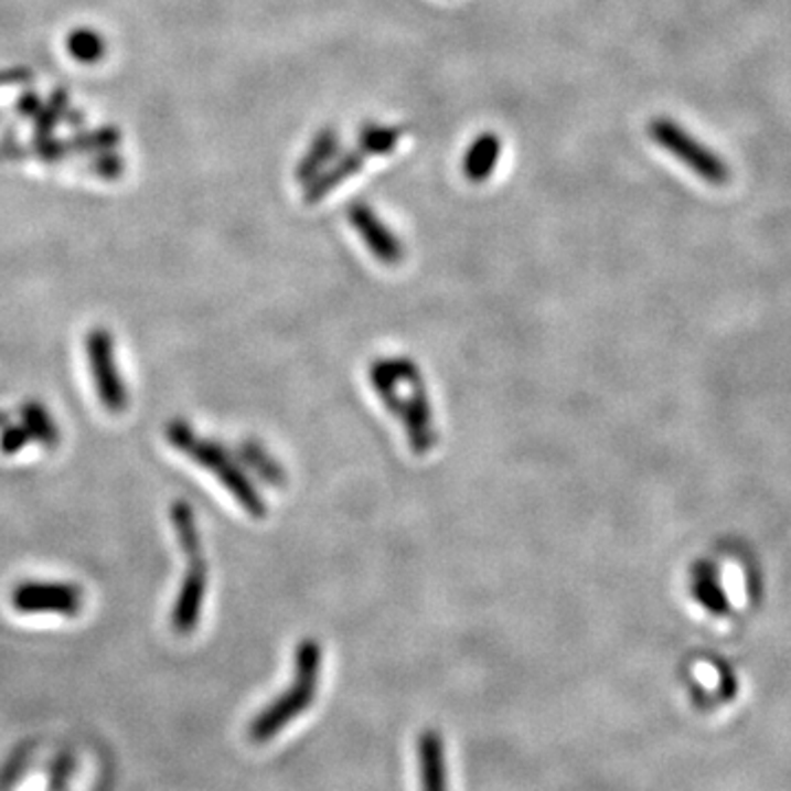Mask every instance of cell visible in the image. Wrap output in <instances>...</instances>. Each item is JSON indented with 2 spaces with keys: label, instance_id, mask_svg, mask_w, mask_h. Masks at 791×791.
<instances>
[{
  "label": "cell",
  "instance_id": "obj_1",
  "mask_svg": "<svg viewBox=\"0 0 791 791\" xmlns=\"http://www.w3.org/2000/svg\"><path fill=\"white\" fill-rule=\"evenodd\" d=\"M370 381L385 409L400 420L411 451L429 453L438 442V431L418 365L403 356L378 359L370 367Z\"/></svg>",
  "mask_w": 791,
  "mask_h": 791
},
{
  "label": "cell",
  "instance_id": "obj_2",
  "mask_svg": "<svg viewBox=\"0 0 791 791\" xmlns=\"http://www.w3.org/2000/svg\"><path fill=\"white\" fill-rule=\"evenodd\" d=\"M170 522L174 527V534L179 538L181 552L188 558V569L183 576V582L179 587L177 600L170 611V624L179 635H190L196 631L207 596L210 585V567L203 552V538L196 522L194 509L185 500H177L170 506Z\"/></svg>",
  "mask_w": 791,
  "mask_h": 791
},
{
  "label": "cell",
  "instance_id": "obj_7",
  "mask_svg": "<svg viewBox=\"0 0 791 791\" xmlns=\"http://www.w3.org/2000/svg\"><path fill=\"white\" fill-rule=\"evenodd\" d=\"M9 602L20 613H60L75 618L84 607V591L75 582L24 580L11 589Z\"/></svg>",
  "mask_w": 791,
  "mask_h": 791
},
{
  "label": "cell",
  "instance_id": "obj_4",
  "mask_svg": "<svg viewBox=\"0 0 791 791\" xmlns=\"http://www.w3.org/2000/svg\"><path fill=\"white\" fill-rule=\"evenodd\" d=\"M165 436L174 449L185 453L201 469L210 471L245 509L247 515H252L254 520L266 517V502L256 491L254 482L243 473L238 462L221 442L203 438L185 420H170V425L165 427Z\"/></svg>",
  "mask_w": 791,
  "mask_h": 791
},
{
  "label": "cell",
  "instance_id": "obj_14",
  "mask_svg": "<svg viewBox=\"0 0 791 791\" xmlns=\"http://www.w3.org/2000/svg\"><path fill=\"white\" fill-rule=\"evenodd\" d=\"M20 423L31 434V440L44 449H55L60 445V429L40 400H24L18 409Z\"/></svg>",
  "mask_w": 791,
  "mask_h": 791
},
{
  "label": "cell",
  "instance_id": "obj_17",
  "mask_svg": "<svg viewBox=\"0 0 791 791\" xmlns=\"http://www.w3.org/2000/svg\"><path fill=\"white\" fill-rule=\"evenodd\" d=\"M31 442H33L31 434L26 431V427L22 423H7L0 429V453L2 456H15Z\"/></svg>",
  "mask_w": 791,
  "mask_h": 791
},
{
  "label": "cell",
  "instance_id": "obj_15",
  "mask_svg": "<svg viewBox=\"0 0 791 791\" xmlns=\"http://www.w3.org/2000/svg\"><path fill=\"white\" fill-rule=\"evenodd\" d=\"M403 137V128L398 126H378L365 124L359 132V148H363L370 157L392 154Z\"/></svg>",
  "mask_w": 791,
  "mask_h": 791
},
{
  "label": "cell",
  "instance_id": "obj_12",
  "mask_svg": "<svg viewBox=\"0 0 791 791\" xmlns=\"http://www.w3.org/2000/svg\"><path fill=\"white\" fill-rule=\"evenodd\" d=\"M500 154H502V141L495 132H484L480 135L467 157H464V174L471 183H487L491 179V174L495 172L498 163H500Z\"/></svg>",
  "mask_w": 791,
  "mask_h": 791
},
{
  "label": "cell",
  "instance_id": "obj_3",
  "mask_svg": "<svg viewBox=\"0 0 791 791\" xmlns=\"http://www.w3.org/2000/svg\"><path fill=\"white\" fill-rule=\"evenodd\" d=\"M292 682L277 695L266 708H263L249 726V737L256 744H266L279 735L292 719L301 717L314 702L319 693V680L323 669V651L317 640H301L292 658Z\"/></svg>",
  "mask_w": 791,
  "mask_h": 791
},
{
  "label": "cell",
  "instance_id": "obj_10",
  "mask_svg": "<svg viewBox=\"0 0 791 791\" xmlns=\"http://www.w3.org/2000/svg\"><path fill=\"white\" fill-rule=\"evenodd\" d=\"M416 752H418L423 791H449L447 752H445L442 735L436 730L420 733Z\"/></svg>",
  "mask_w": 791,
  "mask_h": 791
},
{
  "label": "cell",
  "instance_id": "obj_13",
  "mask_svg": "<svg viewBox=\"0 0 791 791\" xmlns=\"http://www.w3.org/2000/svg\"><path fill=\"white\" fill-rule=\"evenodd\" d=\"M693 594L697 602L713 613H724L728 609V598L719 580V571L708 560H699L693 569Z\"/></svg>",
  "mask_w": 791,
  "mask_h": 791
},
{
  "label": "cell",
  "instance_id": "obj_16",
  "mask_svg": "<svg viewBox=\"0 0 791 791\" xmlns=\"http://www.w3.org/2000/svg\"><path fill=\"white\" fill-rule=\"evenodd\" d=\"M240 456L243 460L272 487H281L286 482L284 478V469L275 462V458H270L258 442H245L240 447Z\"/></svg>",
  "mask_w": 791,
  "mask_h": 791
},
{
  "label": "cell",
  "instance_id": "obj_11",
  "mask_svg": "<svg viewBox=\"0 0 791 791\" xmlns=\"http://www.w3.org/2000/svg\"><path fill=\"white\" fill-rule=\"evenodd\" d=\"M341 150V135L334 128H321L308 150L303 152V157L299 159L297 168H295V179L299 183H310L314 181L328 165L334 163V159L339 157Z\"/></svg>",
  "mask_w": 791,
  "mask_h": 791
},
{
  "label": "cell",
  "instance_id": "obj_18",
  "mask_svg": "<svg viewBox=\"0 0 791 791\" xmlns=\"http://www.w3.org/2000/svg\"><path fill=\"white\" fill-rule=\"evenodd\" d=\"M9 423V414L7 411H0V429Z\"/></svg>",
  "mask_w": 791,
  "mask_h": 791
},
{
  "label": "cell",
  "instance_id": "obj_8",
  "mask_svg": "<svg viewBox=\"0 0 791 791\" xmlns=\"http://www.w3.org/2000/svg\"><path fill=\"white\" fill-rule=\"evenodd\" d=\"M348 221L365 243L367 252L385 266H398L405 258V247L398 236L381 221V216L367 203H352L348 207Z\"/></svg>",
  "mask_w": 791,
  "mask_h": 791
},
{
  "label": "cell",
  "instance_id": "obj_5",
  "mask_svg": "<svg viewBox=\"0 0 791 791\" xmlns=\"http://www.w3.org/2000/svg\"><path fill=\"white\" fill-rule=\"evenodd\" d=\"M649 135L658 146L675 154L684 165H688L702 181L710 185H728L730 183V168L728 163L717 157L710 148L702 146L691 132L677 126L673 119L658 117L649 124Z\"/></svg>",
  "mask_w": 791,
  "mask_h": 791
},
{
  "label": "cell",
  "instance_id": "obj_9",
  "mask_svg": "<svg viewBox=\"0 0 791 791\" xmlns=\"http://www.w3.org/2000/svg\"><path fill=\"white\" fill-rule=\"evenodd\" d=\"M367 159H370V154H367L363 148H359V150H354V152L350 150V152L336 157L332 165H328L314 181L308 183L306 194H303V201H306L308 205L321 203L332 190L341 188L348 179L356 177V174L363 170V165H365Z\"/></svg>",
  "mask_w": 791,
  "mask_h": 791
},
{
  "label": "cell",
  "instance_id": "obj_6",
  "mask_svg": "<svg viewBox=\"0 0 791 791\" xmlns=\"http://www.w3.org/2000/svg\"><path fill=\"white\" fill-rule=\"evenodd\" d=\"M84 350L90 365V376L95 383L97 398L108 414H124L130 403L126 381L119 374L115 359V341L110 330L93 328L84 336Z\"/></svg>",
  "mask_w": 791,
  "mask_h": 791
}]
</instances>
